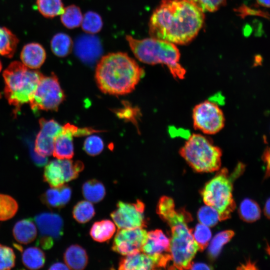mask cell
<instances>
[{
    "label": "cell",
    "mask_w": 270,
    "mask_h": 270,
    "mask_svg": "<svg viewBox=\"0 0 270 270\" xmlns=\"http://www.w3.org/2000/svg\"><path fill=\"white\" fill-rule=\"evenodd\" d=\"M204 12L186 0H162L148 23L152 38L174 44H186L202 27Z\"/></svg>",
    "instance_id": "obj_1"
},
{
    "label": "cell",
    "mask_w": 270,
    "mask_h": 270,
    "mask_svg": "<svg viewBox=\"0 0 270 270\" xmlns=\"http://www.w3.org/2000/svg\"><path fill=\"white\" fill-rule=\"evenodd\" d=\"M144 74V70L135 60L122 52L102 56L96 70V84L100 90L116 96L132 92Z\"/></svg>",
    "instance_id": "obj_2"
},
{
    "label": "cell",
    "mask_w": 270,
    "mask_h": 270,
    "mask_svg": "<svg viewBox=\"0 0 270 270\" xmlns=\"http://www.w3.org/2000/svg\"><path fill=\"white\" fill-rule=\"evenodd\" d=\"M126 40L140 61L148 64H164L174 78H184L186 70L180 63V52L174 44L152 37L138 40L129 35Z\"/></svg>",
    "instance_id": "obj_3"
},
{
    "label": "cell",
    "mask_w": 270,
    "mask_h": 270,
    "mask_svg": "<svg viewBox=\"0 0 270 270\" xmlns=\"http://www.w3.org/2000/svg\"><path fill=\"white\" fill-rule=\"evenodd\" d=\"M192 220L190 214L184 209L176 210L166 222L171 228L170 251L171 269H190L198 248L192 234V230L187 224Z\"/></svg>",
    "instance_id": "obj_4"
},
{
    "label": "cell",
    "mask_w": 270,
    "mask_h": 270,
    "mask_svg": "<svg viewBox=\"0 0 270 270\" xmlns=\"http://www.w3.org/2000/svg\"><path fill=\"white\" fill-rule=\"evenodd\" d=\"M44 75L38 70H30L22 63L15 61L4 70V95L8 103L20 109L30 102Z\"/></svg>",
    "instance_id": "obj_5"
},
{
    "label": "cell",
    "mask_w": 270,
    "mask_h": 270,
    "mask_svg": "<svg viewBox=\"0 0 270 270\" xmlns=\"http://www.w3.org/2000/svg\"><path fill=\"white\" fill-rule=\"evenodd\" d=\"M180 154L196 172H213L221 166V149L201 134L190 135L180 148Z\"/></svg>",
    "instance_id": "obj_6"
},
{
    "label": "cell",
    "mask_w": 270,
    "mask_h": 270,
    "mask_svg": "<svg viewBox=\"0 0 270 270\" xmlns=\"http://www.w3.org/2000/svg\"><path fill=\"white\" fill-rule=\"evenodd\" d=\"M238 167L230 175L227 170H221L206 184L201 192L204 202L218 211L220 220L230 218L235 209L232 183L242 170V166Z\"/></svg>",
    "instance_id": "obj_7"
},
{
    "label": "cell",
    "mask_w": 270,
    "mask_h": 270,
    "mask_svg": "<svg viewBox=\"0 0 270 270\" xmlns=\"http://www.w3.org/2000/svg\"><path fill=\"white\" fill-rule=\"evenodd\" d=\"M64 98L58 78L52 74L48 76H42L30 104L34 111L57 110Z\"/></svg>",
    "instance_id": "obj_8"
},
{
    "label": "cell",
    "mask_w": 270,
    "mask_h": 270,
    "mask_svg": "<svg viewBox=\"0 0 270 270\" xmlns=\"http://www.w3.org/2000/svg\"><path fill=\"white\" fill-rule=\"evenodd\" d=\"M194 128L206 134H214L224 127L225 118L220 106L215 102L206 100L197 104L192 112Z\"/></svg>",
    "instance_id": "obj_9"
},
{
    "label": "cell",
    "mask_w": 270,
    "mask_h": 270,
    "mask_svg": "<svg viewBox=\"0 0 270 270\" xmlns=\"http://www.w3.org/2000/svg\"><path fill=\"white\" fill-rule=\"evenodd\" d=\"M84 168V165L80 161L57 158L46 166L44 179L52 188H60L65 182L77 178Z\"/></svg>",
    "instance_id": "obj_10"
},
{
    "label": "cell",
    "mask_w": 270,
    "mask_h": 270,
    "mask_svg": "<svg viewBox=\"0 0 270 270\" xmlns=\"http://www.w3.org/2000/svg\"><path fill=\"white\" fill-rule=\"evenodd\" d=\"M144 204L140 200L135 203L118 202L110 216L118 229L144 228Z\"/></svg>",
    "instance_id": "obj_11"
},
{
    "label": "cell",
    "mask_w": 270,
    "mask_h": 270,
    "mask_svg": "<svg viewBox=\"0 0 270 270\" xmlns=\"http://www.w3.org/2000/svg\"><path fill=\"white\" fill-rule=\"evenodd\" d=\"M147 234L144 228L118 229L113 240L112 250L124 256L141 252Z\"/></svg>",
    "instance_id": "obj_12"
},
{
    "label": "cell",
    "mask_w": 270,
    "mask_h": 270,
    "mask_svg": "<svg viewBox=\"0 0 270 270\" xmlns=\"http://www.w3.org/2000/svg\"><path fill=\"white\" fill-rule=\"evenodd\" d=\"M170 239L160 230L148 232L146 240L141 252L152 256L158 268H166L171 262L170 251Z\"/></svg>",
    "instance_id": "obj_13"
},
{
    "label": "cell",
    "mask_w": 270,
    "mask_h": 270,
    "mask_svg": "<svg viewBox=\"0 0 270 270\" xmlns=\"http://www.w3.org/2000/svg\"><path fill=\"white\" fill-rule=\"evenodd\" d=\"M40 130L34 144V151L38 155L46 157L53 153L56 138L62 130V126L54 120L40 118L39 120Z\"/></svg>",
    "instance_id": "obj_14"
},
{
    "label": "cell",
    "mask_w": 270,
    "mask_h": 270,
    "mask_svg": "<svg viewBox=\"0 0 270 270\" xmlns=\"http://www.w3.org/2000/svg\"><path fill=\"white\" fill-rule=\"evenodd\" d=\"M78 128L66 124L56 138L52 154L58 159H71L74 154L73 136H77Z\"/></svg>",
    "instance_id": "obj_15"
},
{
    "label": "cell",
    "mask_w": 270,
    "mask_h": 270,
    "mask_svg": "<svg viewBox=\"0 0 270 270\" xmlns=\"http://www.w3.org/2000/svg\"><path fill=\"white\" fill-rule=\"evenodd\" d=\"M35 222L41 234V238L53 240L62 234L63 220L58 214L44 212L37 215Z\"/></svg>",
    "instance_id": "obj_16"
},
{
    "label": "cell",
    "mask_w": 270,
    "mask_h": 270,
    "mask_svg": "<svg viewBox=\"0 0 270 270\" xmlns=\"http://www.w3.org/2000/svg\"><path fill=\"white\" fill-rule=\"evenodd\" d=\"M155 260L142 252L124 256L119 262L118 269L125 270H147L158 268Z\"/></svg>",
    "instance_id": "obj_17"
},
{
    "label": "cell",
    "mask_w": 270,
    "mask_h": 270,
    "mask_svg": "<svg viewBox=\"0 0 270 270\" xmlns=\"http://www.w3.org/2000/svg\"><path fill=\"white\" fill-rule=\"evenodd\" d=\"M76 46L77 55L86 62H93L101 52L98 40L92 36H86L79 38Z\"/></svg>",
    "instance_id": "obj_18"
},
{
    "label": "cell",
    "mask_w": 270,
    "mask_h": 270,
    "mask_svg": "<svg viewBox=\"0 0 270 270\" xmlns=\"http://www.w3.org/2000/svg\"><path fill=\"white\" fill-rule=\"evenodd\" d=\"M46 58L44 48L39 44L32 42L25 45L20 54L22 64L32 69L40 68Z\"/></svg>",
    "instance_id": "obj_19"
},
{
    "label": "cell",
    "mask_w": 270,
    "mask_h": 270,
    "mask_svg": "<svg viewBox=\"0 0 270 270\" xmlns=\"http://www.w3.org/2000/svg\"><path fill=\"white\" fill-rule=\"evenodd\" d=\"M64 259L69 269L82 270L88 262V256L86 250L81 246L73 244L65 251Z\"/></svg>",
    "instance_id": "obj_20"
},
{
    "label": "cell",
    "mask_w": 270,
    "mask_h": 270,
    "mask_svg": "<svg viewBox=\"0 0 270 270\" xmlns=\"http://www.w3.org/2000/svg\"><path fill=\"white\" fill-rule=\"evenodd\" d=\"M13 236L15 240L22 244L33 242L37 235V229L34 222L29 218L18 221L14 226Z\"/></svg>",
    "instance_id": "obj_21"
},
{
    "label": "cell",
    "mask_w": 270,
    "mask_h": 270,
    "mask_svg": "<svg viewBox=\"0 0 270 270\" xmlns=\"http://www.w3.org/2000/svg\"><path fill=\"white\" fill-rule=\"evenodd\" d=\"M116 230V226L112 221L104 220L94 222L90 228V233L94 240L102 242L110 239Z\"/></svg>",
    "instance_id": "obj_22"
},
{
    "label": "cell",
    "mask_w": 270,
    "mask_h": 270,
    "mask_svg": "<svg viewBox=\"0 0 270 270\" xmlns=\"http://www.w3.org/2000/svg\"><path fill=\"white\" fill-rule=\"evenodd\" d=\"M82 192L86 200L92 203H97L104 198L106 188L102 183L93 179L88 180L83 184Z\"/></svg>",
    "instance_id": "obj_23"
},
{
    "label": "cell",
    "mask_w": 270,
    "mask_h": 270,
    "mask_svg": "<svg viewBox=\"0 0 270 270\" xmlns=\"http://www.w3.org/2000/svg\"><path fill=\"white\" fill-rule=\"evenodd\" d=\"M46 261L44 252L36 246L26 248L22 254V262L24 266L30 270H38L42 268Z\"/></svg>",
    "instance_id": "obj_24"
},
{
    "label": "cell",
    "mask_w": 270,
    "mask_h": 270,
    "mask_svg": "<svg viewBox=\"0 0 270 270\" xmlns=\"http://www.w3.org/2000/svg\"><path fill=\"white\" fill-rule=\"evenodd\" d=\"M50 46L52 50L55 55L63 58L70 53L73 46V42L68 35L60 32L53 36Z\"/></svg>",
    "instance_id": "obj_25"
},
{
    "label": "cell",
    "mask_w": 270,
    "mask_h": 270,
    "mask_svg": "<svg viewBox=\"0 0 270 270\" xmlns=\"http://www.w3.org/2000/svg\"><path fill=\"white\" fill-rule=\"evenodd\" d=\"M18 42L16 36L9 30L0 27V54L10 58L13 56Z\"/></svg>",
    "instance_id": "obj_26"
},
{
    "label": "cell",
    "mask_w": 270,
    "mask_h": 270,
    "mask_svg": "<svg viewBox=\"0 0 270 270\" xmlns=\"http://www.w3.org/2000/svg\"><path fill=\"white\" fill-rule=\"evenodd\" d=\"M240 218L245 222H253L261 216L260 208L258 204L250 198H245L240 203L238 208Z\"/></svg>",
    "instance_id": "obj_27"
},
{
    "label": "cell",
    "mask_w": 270,
    "mask_h": 270,
    "mask_svg": "<svg viewBox=\"0 0 270 270\" xmlns=\"http://www.w3.org/2000/svg\"><path fill=\"white\" fill-rule=\"evenodd\" d=\"M82 18L80 8L76 6L70 5L64 8L60 20L64 26L72 29L81 25Z\"/></svg>",
    "instance_id": "obj_28"
},
{
    "label": "cell",
    "mask_w": 270,
    "mask_h": 270,
    "mask_svg": "<svg viewBox=\"0 0 270 270\" xmlns=\"http://www.w3.org/2000/svg\"><path fill=\"white\" fill-rule=\"evenodd\" d=\"M36 6L40 13L48 18L60 15L64 10L62 0H36Z\"/></svg>",
    "instance_id": "obj_29"
},
{
    "label": "cell",
    "mask_w": 270,
    "mask_h": 270,
    "mask_svg": "<svg viewBox=\"0 0 270 270\" xmlns=\"http://www.w3.org/2000/svg\"><path fill=\"white\" fill-rule=\"evenodd\" d=\"M94 214L95 210L92 202L87 200L78 202L73 208L72 216L80 224L88 222Z\"/></svg>",
    "instance_id": "obj_30"
},
{
    "label": "cell",
    "mask_w": 270,
    "mask_h": 270,
    "mask_svg": "<svg viewBox=\"0 0 270 270\" xmlns=\"http://www.w3.org/2000/svg\"><path fill=\"white\" fill-rule=\"evenodd\" d=\"M18 208L17 202L12 197L0 194V221L7 220L14 216Z\"/></svg>",
    "instance_id": "obj_31"
},
{
    "label": "cell",
    "mask_w": 270,
    "mask_h": 270,
    "mask_svg": "<svg viewBox=\"0 0 270 270\" xmlns=\"http://www.w3.org/2000/svg\"><path fill=\"white\" fill-rule=\"evenodd\" d=\"M234 234L231 230L222 231L217 234L212 240L208 248V254L214 258L219 254L223 246L229 242Z\"/></svg>",
    "instance_id": "obj_32"
},
{
    "label": "cell",
    "mask_w": 270,
    "mask_h": 270,
    "mask_svg": "<svg viewBox=\"0 0 270 270\" xmlns=\"http://www.w3.org/2000/svg\"><path fill=\"white\" fill-rule=\"evenodd\" d=\"M103 23L100 16L97 13L89 11L82 18L81 26L82 30L89 34H94L99 32Z\"/></svg>",
    "instance_id": "obj_33"
},
{
    "label": "cell",
    "mask_w": 270,
    "mask_h": 270,
    "mask_svg": "<svg viewBox=\"0 0 270 270\" xmlns=\"http://www.w3.org/2000/svg\"><path fill=\"white\" fill-rule=\"evenodd\" d=\"M194 238L197 244L198 250H204L208 244L212 237V232L208 226L201 223L198 224L194 231L192 230Z\"/></svg>",
    "instance_id": "obj_34"
},
{
    "label": "cell",
    "mask_w": 270,
    "mask_h": 270,
    "mask_svg": "<svg viewBox=\"0 0 270 270\" xmlns=\"http://www.w3.org/2000/svg\"><path fill=\"white\" fill-rule=\"evenodd\" d=\"M197 216L200 223L208 227L214 226L220 220L218 211L213 207L208 205L201 207Z\"/></svg>",
    "instance_id": "obj_35"
},
{
    "label": "cell",
    "mask_w": 270,
    "mask_h": 270,
    "mask_svg": "<svg viewBox=\"0 0 270 270\" xmlns=\"http://www.w3.org/2000/svg\"><path fill=\"white\" fill-rule=\"evenodd\" d=\"M16 256L13 250L0 244V270L12 268L15 265Z\"/></svg>",
    "instance_id": "obj_36"
},
{
    "label": "cell",
    "mask_w": 270,
    "mask_h": 270,
    "mask_svg": "<svg viewBox=\"0 0 270 270\" xmlns=\"http://www.w3.org/2000/svg\"><path fill=\"white\" fill-rule=\"evenodd\" d=\"M173 200L168 196H163L160 199L156 208V212L160 218L166 221L175 211Z\"/></svg>",
    "instance_id": "obj_37"
},
{
    "label": "cell",
    "mask_w": 270,
    "mask_h": 270,
    "mask_svg": "<svg viewBox=\"0 0 270 270\" xmlns=\"http://www.w3.org/2000/svg\"><path fill=\"white\" fill-rule=\"evenodd\" d=\"M104 148L103 140L98 136H90L88 137L84 142V150L88 154L92 156L100 154Z\"/></svg>",
    "instance_id": "obj_38"
},
{
    "label": "cell",
    "mask_w": 270,
    "mask_h": 270,
    "mask_svg": "<svg viewBox=\"0 0 270 270\" xmlns=\"http://www.w3.org/2000/svg\"><path fill=\"white\" fill-rule=\"evenodd\" d=\"M203 12H213L226 4V0H186Z\"/></svg>",
    "instance_id": "obj_39"
},
{
    "label": "cell",
    "mask_w": 270,
    "mask_h": 270,
    "mask_svg": "<svg viewBox=\"0 0 270 270\" xmlns=\"http://www.w3.org/2000/svg\"><path fill=\"white\" fill-rule=\"evenodd\" d=\"M42 201L48 206L52 208L62 207L59 188H52L43 194Z\"/></svg>",
    "instance_id": "obj_40"
},
{
    "label": "cell",
    "mask_w": 270,
    "mask_h": 270,
    "mask_svg": "<svg viewBox=\"0 0 270 270\" xmlns=\"http://www.w3.org/2000/svg\"><path fill=\"white\" fill-rule=\"evenodd\" d=\"M137 112L136 109L128 106L120 110L117 114L120 118L132 120H135L134 116H137Z\"/></svg>",
    "instance_id": "obj_41"
},
{
    "label": "cell",
    "mask_w": 270,
    "mask_h": 270,
    "mask_svg": "<svg viewBox=\"0 0 270 270\" xmlns=\"http://www.w3.org/2000/svg\"><path fill=\"white\" fill-rule=\"evenodd\" d=\"M62 207L66 206L70 201L71 195V188L67 185L64 184L59 188Z\"/></svg>",
    "instance_id": "obj_42"
},
{
    "label": "cell",
    "mask_w": 270,
    "mask_h": 270,
    "mask_svg": "<svg viewBox=\"0 0 270 270\" xmlns=\"http://www.w3.org/2000/svg\"><path fill=\"white\" fill-rule=\"evenodd\" d=\"M264 161L266 163V176H270V150L267 151V152L264 154Z\"/></svg>",
    "instance_id": "obj_43"
},
{
    "label": "cell",
    "mask_w": 270,
    "mask_h": 270,
    "mask_svg": "<svg viewBox=\"0 0 270 270\" xmlns=\"http://www.w3.org/2000/svg\"><path fill=\"white\" fill-rule=\"evenodd\" d=\"M69 269L68 267L66 265L62 262H56L52 264L49 270H68Z\"/></svg>",
    "instance_id": "obj_44"
},
{
    "label": "cell",
    "mask_w": 270,
    "mask_h": 270,
    "mask_svg": "<svg viewBox=\"0 0 270 270\" xmlns=\"http://www.w3.org/2000/svg\"><path fill=\"white\" fill-rule=\"evenodd\" d=\"M238 268L242 270H256L257 269V268L254 262H252L250 260H248L245 264H242Z\"/></svg>",
    "instance_id": "obj_45"
},
{
    "label": "cell",
    "mask_w": 270,
    "mask_h": 270,
    "mask_svg": "<svg viewBox=\"0 0 270 270\" xmlns=\"http://www.w3.org/2000/svg\"><path fill=\"white\" fill-rule=\"evenodd\" d=\"M212 268L205 264L202 263H196L194 264L192 263V266L190 269H196V270H210Z\"/></svg>",
    "instance_id": "obj_46"
},
{
    "label": "cell",
    "mask_w": 270,
    "mask_h": 270,
    "mask_svg": "<svg viewBox=\"0 0 270 270\" xmlns=\"http://www.w3.org/2000/svg\"><path fill=\"white\" fill-rule=\"evenodd\" d=\"M264 212L266 217L270 219V198L267 200L265 203Z\"/></svg>",
    "instance_id": "obj_47"
},
{
    "label": "cell",
    "mask_w": 270,
    "mask_h": 270,
    "mask_svg": "<svg viewBox=\"0 0 270 270\" xmlns=\"http://www.w3.org/2000/svg\"><path fill=\"white\" fill-rule=\"evenodd\" d=\"M258 4L266 8H270V0H256Z\"/></svg>",
    "instance_id": "obj_48"
},
{
    "label": "cell",
    "mask_w": 270,
    "mask_h": 270,
    "mask_svg": "<svg viewBox=\"0 0 270 270\" xmlns=\"http://www.w3.org/2000/svg\"><path fill=\"white\" fill-rule=\"evenodd\" d=\"M2 63H1V62L0 61V72L1 70H2Z\"/></svg>",
    "instance_id": "obj_49"
}]
</instances>
